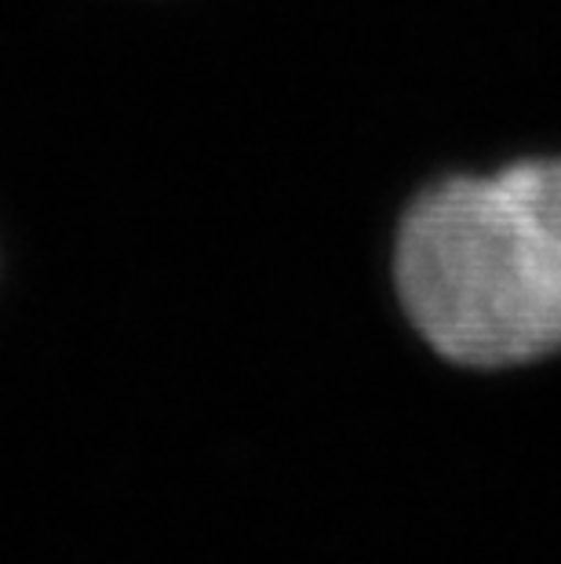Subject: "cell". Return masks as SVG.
<instances>
[{
	"mask_svg": "<svg viewBox=\"0 0 561 564\" xmlns=\"http://www.w3.org/2000/svg\"><path fill=\"white\" fill-rule=\"evenodd\" d=\"M393 278L449 361L507 368L561 350V161L423 189L401 219Z\"/></svg>",
	"mask_w": 561,
	"mask_h": 564,
	"instance_id": "1",
	"label": "cell"
}]
</instances>
